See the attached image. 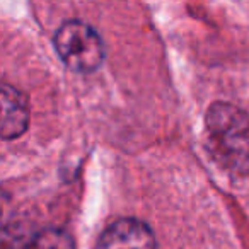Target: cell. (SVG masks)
<instances>
[{
  "label": "cell",
  "instance_id": "obj_1",
  "mask_svg": "<svg viewBox=\"0 0 249 249\" xmlns=\"http://www.w3.org/2000/svg\"><path fill=\"white\" fill-rule=\"evenodd\" d=\"M207 147L218 166L249 176V114L229 103H213L205 114Z\"/></svg>",
  "mask_w": 249,
  "mask_h": 249
},
{
  "label": "cell",
  "instance_id": "obj_2",
  "mask_svg": "<svg viewBox=\"0 0 249 249\" xmlns=\"http://www.w3.org/2000/svg\"><path fill=\"white\" fill-rule=\"evenodd\" d=\"M55 48L60 60L79 73L99 69L106 53L101 36L82 21L63 22L55 35Z\"/></svg>",
  "mask_w": 249,
  "mask_h": 249
},
{
  "label": "cell",
  "instance_id": "obj_3",
  "mask_svg": "<svg viewBox=\"0 0 249 249\" xmlns=\"http://www.w3.org/2000/svg\"><path fill=\"white\" fill-rule=\"evenodd\" d=\"M96 249H157V242L152 229L145 222L128 217L104 229Z\"/></svg>",
  "mask_w": 249,
  "mask_h": 249
},
{
  "label": "cell",
  "instance_id": "obj_4",
  "mask_svg": "<svg viewBox=\"0 0 249 249\" xmlns=\"http://www.w3.org/2000/svg\"><path fill=\"white\" fill-rule=\"evenodd\" d=\"M29 124L28 99L22 92L4 84L2 87V137L16 139L26 132Z\"/></svg>",
  "mask_w": 249,
  "mask_h": 249
},
{
  "label": "cell",
  "instance_id": "obj_5",
  "mask_svg": "<svg viewBox=\"0 0 249 249\" xmlns=\"http://www.w3.org/2000/svg\"><path fill=\"white\" fill-rule=\"evenodd\" d=\"M24 249H75V242L69 232L48 227L28 237Z\"/></svg>",
  "mask_w": 249,
  "mask_h": 249
}]
</instances>
